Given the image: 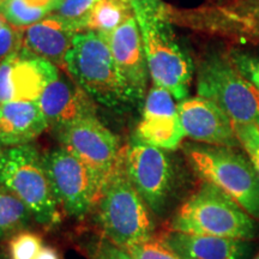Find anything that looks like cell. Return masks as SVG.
I'll list each match as a JSON object with an SVG mask.
<instances>
[{
    "label": "cell",
    "mask_w": 259,
    "mask_h": 259,
    "mask_svg": "<svg viewBox=\"0 0 259 259\" xmlns=\"http://www.w3.org/2000/svg\"><path fill=\"white\" fill-rule=\"evenodd\" d=\"M254 259H259V254H258V255H257V257H255Z\"/></svg>",
    "instance_id": "cell-32"
},
{
    "label": "cell",
    "mask_w": 259,
    "mask_h": 259,
    "mask_svg": "<svg viewBox=\"0 0 259 259\" xmlns=\"http://www.w3.org/2000/svg\"><path fill=\"white\" fill-rule=\"evenodd\" d=\"M106 35L114 58L116 71L125 88L138 105L145 100L149 69L143 41L135 16L111 34Z\"/></svg>",
    "instance_id": "cell-14"
},
{
    "label": "cell",
    "mask_w": 259,
    "mask_h": 259,
    "mask_svg": "<svg viewBox=\"0 0 259 259\" xmlns=\"http://www.w3.org/2000/svg\"><path fill=\"white\" fill-rule=\"evenodd\" d=\"M44 163L58 204L67 215L84 218L100 196L92 171L63 147L44 155Z\"/></svg>",
    "instance_id": "cell-8"
},
{
    "label": "cell",
    "mask_w": 259,
    "mask_h": 259,
    "mask_svg": "<svg viewBox=\"0 0 259 259\" xmlns=\"http://www.w3.org/2000/svg\"><path fill=\"white\" fill-rule=\"evenodd\" d=\"M171 229L244 241L257 236L254 219L228 194L205 181L178 210Z\"/></svg>",
    "instance_id": "cell-4"
},
{
    "label": "cell",
    "mask_w": 259,
    "mask_h": 259,
    "mask_svg": "<svg viewBox=\"0 0 259 259\" xmlns=\"http://www.w3.org/2000/svg\"><path fill=\"white\" fill-rule=\"evenodd\" d=\"M132 8L154 84L183 101L189 94L193 66L170 27L168 10L158 0H132Z\"/></svg>",
    "instance_id": "cell-1"
},
{
    "label": "cell",
    "mask_w": 259,
    "mask_h": 259,
    "mask_svg": "<svg viewBox=\"0 0 259 259\" xmlns=\"http://www.w3.org/2000/svg\"><path fill=\"white\" fill-rule=\"evenodd\" d=\"M132 259H180L162 239L150 238L125 250Z\"/></svg>",
    "instance_id": "cell-25"
},
{
    "label": "cell",
    "mask_w": 259,
    "mask_h": 259,
    "mask_svg": "<svg viewBox=\"0 0 259 259\" xmlns=\"http://www.w3.org/2000/svg\"><path fill=\"white\" fill-rule=\"evenodd\" d=\"M125 169L149 209L160 215L166 209L174 185L173 166L160 148L136 142L122 148Z\"/></svg>",
    "instance_id": "cell-9"
},
{
    "label": "cell",
    "mask_w": 259,
    "mask_h": 259,
    "mask_svg": "<svg viewBox=\"0 0 259 259\" xmlns=\"http://www.w3.org/2000/svg\"><path fill=\"white\" fill-rule=\"evenodd\" d=\"M162 240L180 259H242L248 246L244 240L192 234L170 229Z\"/></svg>",
    "instance_id": "cell-18"
},
{
    "label": "cell",
    "mask_w": 259,
    "mask_h": 259,
    "mask_svg": "<svg viewBox=\"0 0 259 259\" xmlns=\"http://www.w3.org/2000/svg\"><path fill=\"white\" fill-rule=\"evenodd\" d=\"M95 205L103 235L118 247L127 250L153 238L149 206L128 179L122 149Z\"/></svg>",
    "instance_id": "cell-3"
},
{
    "label": "cell",
    "mask_w": 259,
    "mask_h": 259,
    "mask_svg": "<svg viewBox=\"0 0 259 259\" xmlns=\"http://www.w3.org/2000/svg\"><path fill=\"white\" fill-rule=\"evenodd\" d=\"M197 92L216 103L234 124L259 126V90L233 61L206 58L199 66Z\"/></svg>",
    "instance_id": "cell-7"
},
{
    "label": "cell",
    "mask_w": 259,
    "mask_h": 259,
    "mask_svg": "<svg viewBox=\"0 0 259 259\" xmlns=\"http://www.w3.org/2000/svg\"><path fill=\"white\" fill-rule=\"evenodd\" d=\"M232 61L246 78L259 90V58L235 54L232 58Z\"/></svg>",
    "instance_id": "cell-28"
},
{
    "label": "cell",
    "mask_w": 259,
    "mask_h": 259,
    "mask_svg": "<svg viewBox=\"0 0 259 259\" xmlns=\"http://www.w3.org/2000/svg\"><path fill=\"white\" fill-rule=\"evenodd\" d=\"M48 128L37 101H12L0 105V148L30 144Z\"/></svg>",
    "instance_id": "cell-17"
},
{
    "label": "cell",
    "mask_w": 259,
    "mask_h": 259,
    "mask_svg": "<svg viewBox=\"0 0 259 259\" xmlns=\"http://www.w3.org/2000/svg\"><path fill=\"white\" fill-rule=\"evenodd\" d=\"M222 18H227L235 24L236 28L259 34V0H246L232 9L222 10Z\"/></svg>",
    "instance_id": "cell-22"
},
{
    "label": "cell",
    "mask_w": 259,
    "mask_h": 259,
    "mask_svg": "<svg viewBox=\"0 0 259 259\" xmlns=\"http://www.w3.org/2000/svg\"><path fill=\"white\" fill-rule=\"evenodd\" d=\"M0 12L10 24L17 28H27L51 14L48 10L37 8L28 0H6L0 6Z\"/></svg>",
    "instance_id": "cell-21"
},
{
    "label": "cell",
    "mask_w": 259,
    "mask_h": 259,
    "mask_svg": "<svg viewBox=\"0 0 259 259\" xmlns=\"http://www.w3.org/2000/svg\"><path fill=\"white\" fill-rule=\"evenodd\" d=\"M0 185L30 210L40 225L58 221V204L52 191L44 156L34 145L24 144L0 151Z\"/></svg>",
    "instance_id": "cell-6"
},
{
    "label": "cell",
    "mask_w": 259,
    "mask_h": 259,
    "mask_svg": "<svg viewBox=\"0 0 259 259\" xmlns=\"http://www.w3.org/2000/svg\"><path fill=\"white\" fill-rule=\"evenodd\" d=\"M31 218L28 206L0 185V241L21 232Z\"/></svg>",
    "instance_id": "cell-20"
},
{
    "label": "cell",
    "mask_w": 259,
    "mask_h": 259,
    "mask_svg": "<svg viewBox=\"0 0 259 259\" xmlns=\"http://www.w3.org/2000/svg\"><path fill=\"white\" fill-rule=\"evenodd\" d=\"M136 137L141 143L162 150H176L180 147L185 132L178 114V105L167 89L155 85L145 96Z\"/></svg>",
    "instance_id": "cell-12"
},
{
    "label": "cell",
    "mask_w": 259,
    "mask_h": 259,
    "mask_svg": "<svg viewBox=\"0 0 259 259\" xmlns=\"http://www.w3.org/2000/svg\"><path fill=\"white\" fill-rule=\"evenodd\" d=\"M48 127L57 134L83 118L96 115L93 97L72 77L59 74L37 100Z\"/></svg>",
    "instance_id": "cell-15"
},
{
    "label": "cell",
    "mask_w": 259,
    "mask_h": 259,
    "mask_svg": "<svg viewBox=\"0 0 259 259\" xmlns=\"http://www.w3.org/2000/svg\"><path fill=\"white\" fill-rule=\"evenodd\" d=\"M178 114L185 136L194 142L227 148L240 145L232 119L205 97L197 96L180 101Z\"/></svg>",
    "instance_id": "cell-13"
},
{
    "label": "cell",
    "mask_w": 259,
    "mask_h": 259,
    "mask_svg": "<svg viewBox=\"0 0 259 259\" xmlns=\"http://www.w3.org/2000/svg\"><path fill=\"white\" fill-rule=\"evenodd\" d=\"M92 259H132L122 248L112 244L106 238L97 241L93 247Z\"/></svg>",
    "instance_id": "cell-29"
},
{
    "label": "cell",
    "mask_w": 259,
    "mask_h": 259,
    "mask_svg": "<svg viewBox=\"0 0 259 259\" xmlns=\"http://www.w3.org/2000/svg\"><path fill=\"white\" fill-rule=\"evenodd\" d=\"M23 46V28H17L8 21L0 25V61L18 53Z\"/></svg>",
    "instance_id": "cell-27"
},
{
    "label": "cell",
    "mask_w": 259,
    "mask_h": 259,
    "mask_svg": "<svg viewBox=\"0 0 259 259\" xmlns=\"http://www.w3.org/2000/svg\"><path fill=\"white\" fill-rule=\"evenodd\" d=\"M238 141L245 153L247 154L251 163L253 164L259 178V128L258 125L234 124Z\"/></svg>",
    "instance_id": "cell-26"
},
{
    "label": "cell",
    "mask_w": 259,
    "mask_h": 259,
    "mask_svg": "<svg viewBox=\"0 0 259 259\" xmlns=\"http://www.w3.org/2000/svg\"><path fill=\"white\" fill-rule=\"evenodd\" d=\"M185 155L194 173L235 200L259 220V178L250 158L235 148L209 144L186 145Z\"/></svg>",
    "instance_id": "cell-5"
},
{
    "label": "cell",
    "mask_w": 259,
    "mask_h": 259,
    "mask_svg": "<svg viewBox=\"0 0 259 259\" xmlns=\"http://www.w3.org/2000/svg\"><path fill=\"white\" fill-rule=\"evenodd\" d=\"M59 74L57 65L21 50L0 63V105L37 101L48 84Z\"/></svg>",
    "instance_id": "cell-11"
},
{
    "label": "cell",
    "mask_w": 259,
    "mask_h": 259,
    "mask_svg": "<svg viewBox=\"0 0 259 259\" xmlns=\"http://www.w3.org/2000/svg\"><path fill=\"white\" fill-rule=\"evenodd\" d=\"M58 136L61 147L74 155L92 171L101 193L121 151L115 135L96 115H93L73 122Z\"/></svg>",
    "instance_id": "cell-10"
},
{
    "label": "cell",
    "mask_w": 259,
    "mask_h": 259,
    "mask_svg": "<svg viewBox=\"0 0 259 259\" xmlns=\"http://www.w3.org/2000/svg\"><path fill=\"white\" fill-rule=\"evenodd\" d=\"M42 239L36 233L21 231L10 238V259H35L41 251Z\"/></svg>",
    "instance_id": "cell-24"
},
{
    "label": "cell",
    "mask_w": 259,
    "mask_h": 259,
    "mask_svg": "<svg viewBox=\"0 0 259 259\" xmlns=\"http://www.w3.org/2000/svg\"><path fill=\"white\" fill-rule=\"evenodd\" d=\"M258 128H259V126H258Z\"/></svg>",
    "instance_id": "cell-33"
},
{
    "label": "cell",
    "mask_w": 259,
    "mask_h": 259,
    "mask_svg": "<svg viewBox=\"0 0 259 259\" xmlns=\"http://www.w3.org/2000/svg\"><path fill=\"white\" fill-rule=\"evenodd\" d=\"M66 72L93 97L115 112L137 106L116 71L107 35L87 30L78 32L65 58Z\"/></svg>",
    "instance_id": "cell-2"
},
{
    "label": "cell",
    "mask_w": 259,
    "mask_h": 259,
    "mask_svg": "<svg viewBox=\"0 0 259 259\" xmlns=\"http://www.w3.org/2000/svg\"><path fill=\"white\" fill-rule=\"evenodd\" d=\"M35 259H60L59 254H58L57 250H54L53 247H50V246H44L41 248V251L38 252Z\"/></svg>",
    "instance_id": "cell-30"
},
{
    "label": "cell",
    "mask_w": 259,
    "mask_h": 259,
    "mask_svg": "<svg viewBox=\"0 0 259 259\" xmlns=\"http://www.w3.org/2000/svg\"><path fill=\"white\" fill-rule=\"evenodd\" d=\"M99 2L100 0H60L52 15L64 19L82 32L85 31L90 12Z\"/></svg>",
    "instance_id": "cell-23"
},
{
    "label": "cell",
    "mask_w": 259,
    "mask_h": 259,
    "mask_svg": "<svg viewBox=\"0 0 259 259\" xmlns=\"http://www.w3.org/2000/svg\"><path fill=\"white\" fill-rule=\"evenodd\" d=\"M0 63H2V61H0Z\"/></svg>",
    "instance_id": "cell-34"
},
{
    "label": "cell",
    "mask_w": 259,
    "mask_h": 259,
    "mask_svg": "<svg viewBox=\"0 0 259 259\" xmlns=\"http://www.w3.org/2000/svg\"><path fill=\"white\" fill-rule=\"evenodd\" d=\"M6 2V0H0V6H2L3 4H4V3Z\"/></svg>",
    "instance_id": "cell-31"
},
{
    "label": "cell",
    "mask_w": 259,
    "mask_h": 259,
    "mask_svg": "<svg viewBox=\"0 0 259 259\" xmlns=\"http://www.w3.org/2000/svg\"><path fill=\"white\" fill-rule=\"evenodd\" d=\"M134 16L132 0H100L90 12L85 31L111 34Z\"/></svg>",
    "instance_id": "cell-19"
},
{
    "label": "cell",
    "mask_w": 259,
    "mask_h": 259,
    "mask_svg": "<svg viewBox=\"0 0 259 259\" xmlns=\"http://www.w3.org/2000/svg\"><path fill=\"white\" fill-rule=\"evenodd\" d=\"M78 32L80 31L72 24L50 15L47 18L23 28L22 50L66 70L65 58Z\"/></svg>",
    "instance_id": "cell-16"
}]
</instances>
